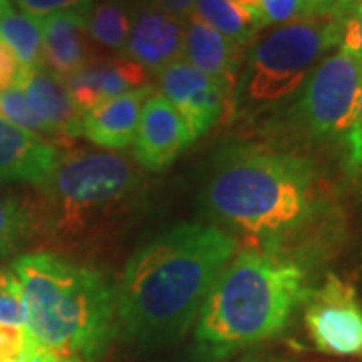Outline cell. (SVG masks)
<instances>
[{"instance_id": "cell-1", "label": "cell", "mask_w": 362, "mask_h": 362, "mask_svg": "<svg viewBox=\"0 0 362 362\" xmlns=\"http://www.w3.org/2000/svg\"><path fill=\"white\" fill-rule=\"evenodd\" d=\"M235 254V240L206 223H177L139 247L117 288V322L143 349L185 337Z\"/></svg>"}, {"instance_id": "cell-2", "label": "cell", "mask_w": 362, "mask_h": 362, "mask_svg": "<svg viewBox=\"0 0 362 362\" xmlns=\"http://www.w3.org/2000/svg\"><path fill=\"white\" fill-rule=\"evenodd\" d=\"M206 204L216 220L262 244V252L280 254V244L314 220L318 180L302 157L242 145L216 161Z\"/></svg>"}, {"instance_id": "cell-3", "label": "cell", "mask_w": 362, "mask_h": 362, "mask_svg": "<svg viewBox=\"0 0 362 362\" xmlns=\"http://www.w3.org/2000/svg\"><path fill=\"white\" fill-rule=\"evenodd\" d=\"M25 300V328L49 361L97 362L117 332V300L97 270L54 254L13 264Z\"/></svg>"}, {"instance_id": "cell-4", "label": "cell", "mask_w": 362, "mask_h": 362, "mask_svg": "<svg viewBox=\"0 0 362 362\" xmlns=\"http://www.w3.org/2000/svg\"><path fill=\"white\" fill-rule=\"evenodd\" d=\"M310 292L306 272L294 259L242 252L218 276L199 310L197 349L207 358H223L278 337Z\"/></svg>"}, {"instance_id": "cell-5", "label": "cell", "mask_w": 362, "mask_h": 362, "mask_svg": "<svg viewBox=\"0 0 362 362\" xmlns=\"http://www.w3.org/2000/svg\"><path fill=\"white\" fill-rule=\"evenodd\" d=\"M137 183V169L121 153L66 151L40 183L49 230L65 240L85 238L90 228L117 218Z\"/></svg>"}, {"instance_id": "cell-6", "label": "cell", "mask_w": 362, "mask_h": 362, "mask_svg": "<svg viewBox=\"0 0 362 362\" xmlns=\"http://www.w3.org/2000/svg\"><path fill=\"white\" fill-rule=\"evenodd\" d=\"M342 16L316 13L278 25L250 49L244 81L233 99L252 107L278 103L296 93L324 51L340 42Z\"/></svg>"}, {"instance_id": "cell-7", "label": "cell", "mask_w": 362, "mask_h": 362, "mask_svg": "<svg viewBox=\"0 0 362 362\" xmlns=\"http://www.w3.org/2000/svg\"><path fill=\"white\" fill-rule=\"evenodd\" d=\"M362 97V63L338 49L312 71L300 111L314 137L340 141L349 137Z\"/></svg>"}, {"instance_id": "cell-8", "label": "cell", "mask_w": 362, "mask_h": 362, "mask_svg": "<svg viewBox=\"0 0 362 362\" xmlns=\"http://www.w3.org/2000/svg\"><path fill=\"white\" fill-rule=\"evenodd\" d=\"M304 324L314 346L334 356H362V302L354 286L328 274L306 300Z\"/></svg>"}, {"instance_id": "cell-9", "label": "cell", "mask_w": 362, "mask_h": 362, "mask_svg": "<svg viewBox=\"0 0 362 362\" xmlns=\"http://www.w3.org/2000/svg\"><path fill=\"white\" fill-rule=\"evenodd\" d=\"M159 89L161 97L181 115L194 141L218 125L233 99L230 87L202 73L185 59L159 71Z\"/></svg>"}, {"instance_id": "cell-10", "label": "cell", "mask_w": 362, "mask_h": 362, "mask_svg": "<svg viewBox=\"0 0 362 362\" xmlns=\"http://www.w3.org/2000/svg\"><path fill=\"white\" fill-rule=\"evenodd\" d=\"M189 143L194 139L175 107L153 90L143 103L133 141L135 159L149 171H161L169 168Z\"/></svg>"}, {"instance_id": "cell-11", "label": "cell", "mask_w": 362, "mask_h": 362, "mask_svg": "<svg viewBox=\"0 0 362 362\" xmlns=\"http://www.w3.org/2000/svg\"><path fill=\"white\" fill-rule=\"evenodd\" d=\"M123 54L145 71H163L185 54V28L181 18L149 6L137 13Z\"/></svg>"}, {"instance_id": "cell-12", "label": "cell", "mask_w": 362, "mask_h": 362, "mask_svg": "<svg viewBox=\"0 0 362 362\" xmlns=\"http://www.w3.org/2000/svg\"><path fill=\"white\" fill-rule=\"evenodd\" d=\"M149 71L131 61L127 57L121 59H95L93 63L81 69L73 77L65 81L69 95L77 109L87 115L95 107L109 99L121 97L131 90L149 87L147 85Z\"/></svg>"}, {"instance_id": "cell-13", "label": "cell", "mask_w": 362, "mask_h": 362, "mask_svg": "<svg viewBox=\"0 0 362 362\" xmlns=\"http://www.w3.org/2000/svg\"><path fill=\"white\" fill-rule=\"evenodd\" d=\"M18 85L35 115L51 131L52 141L66 143L83 135V113L73 103L63 78L49 69H37L25 73Z\"/></svg>"}, {"instance_id": "cell-14", "label": "cell", "mask_w": 362, "mask_h": 362, "mask_svg": "<svg viewBox=\"0 0 362 362\" xmlns=\"http://www.w3.org/2000/svg\"><path fill=\"white\" fill-rule=\"evenodd\" d=\"M45 69L66 81L93 63L87 16L75 13L52 14L40 21Z\"/></svg>"}, {"instance_id": "cell-15", "label": "cell", "mask_w": 362, "mask_h": 362, "mask_svg": "<svg viewBox=\"0 0 362 362\" xmlns=\"http://www.w3.org/2000/svg\"><path fill=\"white\" fill-rule=\"evenodd\" d=\"M151 93V87H143L95 107L83 115V137L109 151L127 149L135 141L143 103Z\"/></svg>"}, {"instance_id": "cell-16", "label": "cell", "mask_w": 362, "mask_h": 362, "mask_svg": "<svg viewBox=\"0 0 362 362\" xmlns=\"http://www.w3.org/2000/svg\"><path fill=\"white\" fill-rule=\"evenodd\" d=\"M57 157L54 145L0 117V181L40 185L49 177Z\"/></svg>"}, {"instance_id": "cell-17", "label": "cell", "mask_w": 362, "mask_h": 362, "mask_svg": "<svg viewBox=\"0 0 362 362\" xmlns=\"http://www.w3.org/2000/svg\"><path fill=\"white\" fill-rule=\"evenodd\" d=\"M185 61L209 77L221 81L226 87L238 89V66H240V45L226 39L218 30L202 23L199 18L189 16L185 26Z\"/></svg>"}, {"instance_id": "cell-18", "label": "cell", "mask_w": 362, "mask_h": 362, "mask_svg": "<svg viewBox=\"0 0 362 362\" xmlns=\"http://www.w3.org/2000/svg\"><path fill=\"white\" fill-rule=\"evenodd\" d=\"M0 39L14 52L25 73L45 69L40 21L16 13L13 6H6L4 13L0 14Z\"/></svg>"}, {"instance_id": "cell-19", "label": "cell", "mask_w": 362, "mask_h": 362, "mask_svg": "<svg viewBox=\"0 0 362 362\" xmlns=\"http://www.w3.org/2000/svg\"><path fill=\"white\" fill-rule=\"evenodd\" d=\"M189 16L199 18L202 23L218 30L226 39L233 40L235 45H246L252 35L262 28L258 18L232 4L230 0H195L194 11Z\"/></svg>"}, {"instance_id": "cell-20", "label": "cell", "mask_w": 362, "mask_h": 362, "mask_svg": "<svg viewBox=\"0 0 362 362\" xmlns=\"http://www.w3.org/2000/svg\"><path fill=\"white\" fill-rule=\"evenodd\" d=\"M129 14L117 0L95 2L87 14V33L97 45L109 51L123 52L129 39Z\"/></svg>"}, {"instance_id": "cell-21", "label": "cell", "mask_w": 362, "mask_h": 362, "mask_svg": "<svg viewBox=\"0 0 362 362\" xmlns=\"http://www.w3.org/2000/svg\"><path fill=\"white\" fill-rule=\"evenodd\" d=\"M0 117L16 125V127L28 131V133H33V135L54 145L51 131L42 125V121L30 109L21 85H14L11 89L0 93Z\"/></svg>"}, {"instance_id": "cell-22", "label": "cell", "mask_w": 362, "mask_h": 362, "mask_svg": "<svg viewBox=\"0 0 362 362\" xmlns=\"http://www.w3.org/2000/svg\"><path fill=\"white\" fill-rule=\"evenodd\" d=\"M25 300L13 270L0 266V324L25 326Z\"/></svg>"}, {"instance_id": "cell-23", "label": "cell", "mask_w": 362, "mask_h": 362, "mask_svg": "<svg viewBox=\"0 0 362 362\" xmlns=\"http://www.w3.org/2000/svg\"><path fill=\"white\" fill-rule=\"evenodd\" d=\"M28 230V211L14 199H0V256L11 252Z\"/></svg>"}, {"instance_id": "cell-24", "label": "cell", "mask_w": 362, "mask_h": 362, "mask_svg": "<svg viewBox=\"0 0 362 362\" xmlns=\"http://www.w3.org/2000/svg\"><path fill=\"white\" fill-rule=\"evenodd\" d=\"M21 13L42 21L52 14L75 13L87 16L95 0H16Z\"/></svg>"}, {"instance_id": "cell-25", "label": "cell", "mask_w": 362, "mask_h": 362, "mask_svg": "<svg viewBox=\"0 0 362 362\" xmlns=\"http://www.w3.org/2000/svg\"><path fill=\"white\" fill-rule=\"evenodd\" d=\"M312 14L310 0H262V26L286 25Z\"/></svg>"}, {"instance_id": "cell-26", "label": "cell", "mask_w": 362, "mask_h": 362, "mask_svg": "<svg viewBox=\"0 0 362 362\" xmlns=\"http://www.w3.org/2000/svg\"><path fill=\"white\" fill-rule=\"evenodd\" d=\"M30 349V337L25 326L0 324V362L18 361Z\"/></svg>"}, {"instance_id": "cell-27", "label": "cell", "mask_w": 362, "mask_h": 362, "mask_svg": "<svg viewBox=\"0 0 362 362\" xmlns=\"http://www.w3.org/2000/svg\"><path fill=\"white\" fill-rule=\"evenodd\" d=\"M340 47L352 52L362 63V4L354 6L342 16Z\"/></svg>"}, {"instance_id": "cell-28", "label": "cell", "mask_w": 362, "mask_h": 362, "mask_svg": "<svg viewBox=\"0 0 362 362\" xmlns=\"http://www.w3.org/2000/svg\"><path fill=\"white\" fill-rule=\"evenodd\" d=\"M346 147H349V169L354 175V180L362 185V97L358 105L356 121L346 137Z\"/></svg>"}, {"instance_id": "cell-29", "label": "cell", "mask_w": 362, "mask_h": 362, "mask_svg": "<svg viewBox=\"0 0 362 362\" xmlns=\"http://www.w3.org/2000/svg\"><path fill=\"white\" fill-rule=\"evenodd\" d=\"M23 75H25V71L16 61L14 52L6 47L4 40L0 39V93L18 85Z\"/></svg>"}, {"instance_id": "cell-30", "label": "cell", "mask_w": 362, "mask_h": 362, "mask_svg": "<svg viewBox=\"0 0 362 362\" xmlns=\"http://www.w3.org/2000/svg\"><path fill=\"white\" fill-rule=\"evenodd\" d=\"M195 0H157V6L163 11V13L171 14L175 18H183V16H189L194 11Z\"/></svg>"}, {"instance_id": "cell-31", "label": "cell", "mask_w": 362, "mask_h": 362, "mask_svg": "<svg viewBox=\"0 0 362 362\" xmlns=\"http://www.w3.org/2000/svg\"><path fill=\"white\" fill-rule=\"evenodd\" d=\"M230 2L240 6L242 11H246L247 14H252L254 18H258L262 25V0H230Z\"/></svg>"}, {"instance_id": "cell-32", "label": "cell", "mask_w": 362, "mask_h": 362, "mask_svg": "<svg viewBox=\"0 0 362 362\" xmlns=\"http://www.w3.org/2000/svg\"><path fill=\"white\" fill-rule=\"evenodd\" d=\"M358 4H362V0H337L332 13H337L338 16H344V14L352 11L354 6H358Z\"/></svg>"}, {"instance_id": "cell-33", "label": "cell", "mask_w": 362, "mask_h": 362, "mask_svg": "<svg viewBox=\"0 0 362 362\" xmlns=\"http://www.w3.org/2000/svg\"><path fill=\"white\" fill-rule=\"evenodd\" d=\"M312 4V14L316 13H332L337 0H310Z\"/></svg>"}, {"instance_id": "cell-34", "label": "cell", "mask_w": 362, "mask_h": 362, "mask_svg": "<svg viewBox=\"0 0 362 362\" xmlns=\"http://www.w3.org/2000/svg\"><path fill=\"white\" fill-rule=\"evenodd\" d=\"M13 362H49V358H47V356H42L39 350L33 346V342H30V349H28V352H26L25 356H21L18 361H13Z\"/></svg>"}, {"instance_id": "cell-35", "label": "cell", "mask_w": 362, "mask_h": 362, "mask_svg": "<svg viewBox=\"0 0 362 362\" xmlns=\"http://www.w3.org/2000/svg\"><path fill=\"white\" fill-rule=\"evenodd\" d=\"M6 6H11V2H8V0H0V14L4 13Z\"/></svg>"}, {"instance_id": "cell-36", "label": "cell", "mask_w": 362, "mask_h": 362, "mask_svg": "<svg viewBox=\"0 0 362 362\" xmlns=\"http://www.w3.org/2000/svg\"><path fill=\"white\" fill-rule=\"evenodd\" d=\"M49 362H77V361H49Z\"/></svg>"}]
</instances>
